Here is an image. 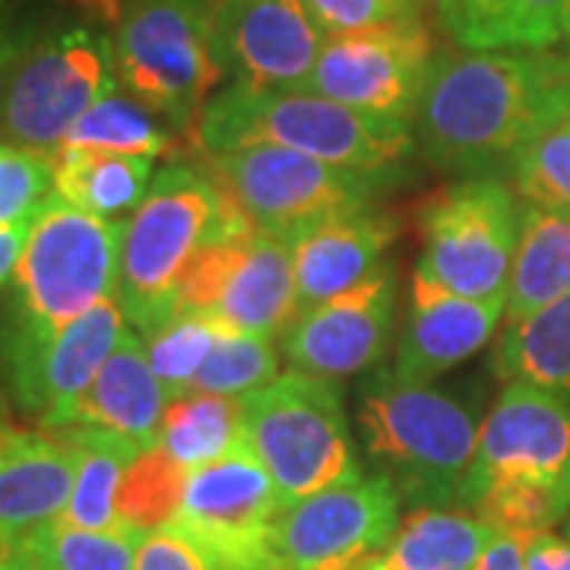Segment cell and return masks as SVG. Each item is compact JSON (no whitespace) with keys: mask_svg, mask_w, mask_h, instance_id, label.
<instances>
[{"mask_svg":"<svg viewBox=\"0 0 570 570\" xmlns=\"http://www.w3.org/2000/svg\"><path fill=\"white\" fill-rule=\"evenodd\" d=\"M570 115V70L551 51H463L431 67L415 115L425 159L482 171L513 156Z\"/></svg>","mask_w":570,"mask_h":570,"instance_id":"obj_1","label":"cell"},{"mask_svg":"<svg viewBox=\"0 0 570 570\" xmlns=\"http://www.w3.org/2000/svg\"><path fill=\"white\" fill-rule=\"evenodd\" d=\"M460 508L498 532H551L570 513V396L508 384L479 428Z\"/></svg>","mask_w":570,"mask_h":570,"instance_id":"obj_2","label":"cell"},{"mask_svg":"<svg viewBox=\"0 0 570 570\" xmlns=\"http://www.w3.org/2000/svg\"><path fill=\"white\" fill-rule=\"evenodd\" d=\"M121 245V219L92 216L55 194L29 228L13 273L0 355L41 346L86 311L118 298Z\"/></svg>","mask_w":570,"mask_h":570,"instance_id":"obj_3","label":"cell"},{"mask_svg":"<svg viewBox=\"0 0 570 570\" xmlns=\"http://www.w3.org/2000/svg\"><path fill=\"white\" fill-rule=\"evenodd\" d=\"M197 140L209 153L266 142L340 168L390 175L412 153L415 134L409 124L371 118L307 89L232 82L206 102Z\"/></svg>","mask_w":570,"mask_h":570,"instance_id":"obj_4","label":"cell"},{"mask_svg":"<svg viewBox=\"0 0 570 570\" xmlns=\"http://www.w3.org/2000/svg\"><path fill=\"white\" fill-rule=\"evenodd\" d=\"M358 428L367 456L415 508L460 504L479 425L456 396L377 371L362 390Z\"/></svg>","mask_w":570,"mask_h":570,"instance_id":"obj_5","label":"cell"},{"mask_svg":"<svg viewBox=\"0 0 570 570\" xmlns=\"http://www.w3.org/2000/svg\"><path fill=\"white\" fill-rule=\"evenodd\" d=\"M228 197L190 165L156 171L142 204L124 223L118 305L142 340L178 314L190 264L219 232Z\"/></svg>","mask_w":570,"mask_h":570,"instance_id":"obj_6","label":"cell"},{"mask_svg":"<svg viewBox=\"0 0 570 570\" xmlns=\"http://www.w3.org/2000/svg\"><path fill=\"white\" fill-rule=\"evenodd\" d=\"M245 428L250 453L273 479L283 510L365 475L352 448L340 381L288 367L245 396Z\"/></svg>","mask_w":570,"mask_h":570,"instance_id":"obj_7","label":"cell"},{"mask_svg":"<svg viewBox=\"0 0 570 570\" xmlns=\"http://www.w3.org/2000/svg\"><path fill=\"white\" fill-rule=\"evenodd\" d=\"M213 181L242 209L247 223L269 238L298 245L314 228L371 209L387 175L321 163L283 146H235L209 153Z\"/></svg>","mask_w":570,"mask_h":570,"instance_id":"obj_8","label":"cell"},{"mask_svg":"<svg viewBox=\"0 0 570 570\" xmlns=\"http://www.w3.org/2000/svg\"><path fill=\"white\" fill-rule=\"evenodd\" d=\"M178 311L204 314L225 333L276 340L298 317L295 247L257 232L228 200L219 232L184 276Z\"/></svg>","mask_w":570,"mask_h":570,"instance_id":"obj_9","label":"cell"},{"mask_svg":"<svg viewBox=\"0 0 570 570\" xmlns=\"http://www.w3.org/2000/svg\"><path fill=\"white\" fill-rule=\"evenodd\" d=\"M118 86L115 45L96 29H63L29 48L0 80V142L55 156L73 124Z\"/></svg>","mask_w":570,"mask_h":570,"instance_id":"obj_10","label":"cell"},{"mask_svg":"<svg viewBox=\"0 0 570 570\" xmlns=\"http://www.w3.org/2000/svg\"><path fill=\"white\" fill-rule=\"evenodd\" d=\"M204 0H130L115 39L118 80L153 115L197 127L219 80Z\"/></svg>","mask_w":570,"mask_h":570,"instance_id":"obj_11","label":"cell"},{"mask_svg":"<svg viewBox=\"0 0 570 570\" xmlns=\"http://www.w3.org/2000/svg\"><path fill=\"white\" fill-rule=\"evenodd\" d=\"M520 216L523 209L498 178L453 184L422 213V257L415 269L466 298L508 295Z\"/></svg>","mask_w":570,"mask_h":570,"instance_id":"obj_12","label":"cell"},{"mask_svg":"<svg viewBox=\"0 0 570 570\" xmlns=\"http://www.w3.org/2000/svg\"><path fill=\"white\" fill-rule=\"evenodd\" d=\"M434 67V41L422 20L387 22L324 41L298 89L371 118L415 124Z\"/></svg>","mask_w":570,"mask_h":570,"instance_id":"obj_13","label":"cell"},{"mask_svg":"<svg viewBox=\"0 0 570 570\" xmlns=\"http://www.w3.org/2000/svg\"><path fill=\"white\" fill-rule=\"evenodd\" d=\"M273 479L254 453L194 469L171 530L200 551L209 570H269L279 520Z\"/></svg>","mask_w":570,"mask_h":570,"instance_id":"obj_14","label":"cell"},{"mask_svg":"<svg viewBox=\"0 0 570 570\" xmlns=\"http://www.w3.org/2000/svg\"><path fill=\"white\" fill-rule=\"evenodd\" d=\"M209 41L223 77L261 89H298L326 39L305 0H216Z\"/></svg>","mask_w":570,"mask_h":570,"instance_id":"obj_15","label":"cell"},{"mask_svg":"<svg viewBox=\"0 0 570 570\" xmlns=\"http://www.w3.org/2000/svg\"><path fill=\"white\" fill-rule=\"evenodd\" d=\"M396 317V269L381 264L365 283L302 311L283 333L285 362L326 381H343L384 358Z\"/></svg>","mask_w":570,"mask_h":570,"instance_id":"obj_16","label":"cell"},{"mask_svg":"<svg viewBox=\"0 0 570 570\" xmlns=\"http://www.w3.org/2000/svg\"><path fill=\"white\" fill-rule=\"evenodd\" d=\"M127 330L130 324L118 298H108L48 343L0 355L13 400L22 412L39 419V428H51L92 387Z\"/></svg>","mask_w":570,"mask_h":570,"instance_id":"obj_17","label":"cell"},{"mask_svg":"<svg viewBox=\"0 0 570 570\" xmlns=\"http://www.w3.org/2000/svg\"><path fill=\"white\" fill-rule=\"evenodd\" d=\"M504 314L508 295L466 298L412 269L406 321L400 330L393 374L406 384H431L485 346Z\"/></svg>","mask_w":570,"mask_h":570,"instance_id":"obj_18","label":"cell"},{"mask_svg":"<svg viewBox=\"0 0 570 570\" xmlns=\"http://www.w3.org/2000/svg\"><path fill=\"white\" fill-rule=\"evenodd\" d=\"M77 479V450L67 441L0 419V542L10 549L63 517Z\"/></svg>","mask_w":570,"mask_h":570,"instance_id":"obj_19","label":"cell"},{"mask_svg":"<svg viewBox=\"0 0 570 570\" xmlns=\"http://www.w3.org/2000/svg\"><path fill=\"white\" fill-rule=\"evenodd\" d=\"M165 409H168V396L149 367L146 343L130 326L99 371V377L92 381V387L45 431L67 425L99 428L130 441L134 448L146 450L159 444Z\"/></svg>","mask_w":570,"mask_h":570,"instance_id":"obj_20","label":"cell"},{"mask_svg":"<svg viewBox=\"0 0 570 570\" xmlns=\"http://www.w3.org/2000/svg\"><path fill=\"white\" fill-rule=\"evenodd\" d=\"M400 225L381 213H348L314 228L295 245L298 314L343 295L384 264Z\"/></svg>","mask_w":570,"mask_h":570,"instance_id":"obj_21","label":"cell"},{"mask_svg":"<svg viewBox=\"0 0 570 570\" xmlns=\"http://www.w3.org/2000/svg\"><path fill=\"white\" fill-rule=\"evenodd\" d=\"M434 7L463 51H551L570 17V0H434Z\"/></svg>","mask_w":570,"mask_h":570,"instance_id":"obj_22","label":"cell"},{"mask_svg":"<svg viewBox=\"0 0 570 570\" xmlns=\"http://www.w3.org/2000/svg\"><path fill=\"white\" fill-rule=\"evenodd\" d=\"M498 535L469 510L415 508L358 570H472Z\"/></svg>","mask_w":570,"mask_h":570,"instance_id":"obj_23","label":"cell"},{"mask_svg":"<svg viewBox=\"0 0 570 570\" xmlns=\"http://www.w3.org/2000/svg\"><path fill=\"white\" fill-rule=\"evenodd\" d=\"M570 292V213L523 206L513 254L504 321H523L532 311Z\"/></svg>","mask_w":570,"mask_h":570,"instance_id":"obj_24","label":"cell"},{"mask_svg":"<svg viewBox=\"0 0 570 570\" xmlns=\"http://www.w3.org/2000/svg\"><path fill=\"white\" fill-rule=\"evenodd\" d=\"M55 438L67 441L77 450V479L73 491L63 510L61 520L82 527V530L96 532H124L121 517H118V489L127 466L134 463V456L140 448H134L130 441H124L111 431L99 428L67 425L48 431ZM130 535V532H124Z\"/></svg>","mask_w":570,"mask_h":570,"instance_id":"obj_25","label":"cell"},{"mask_svg":"<svg viewBox=\"0 0 570 570\" xmlns=\"http://www.w3.org/2000/svg\"><path fill=\"white\" fill-rule=\"evenodd\" d=\"M51 159H55V194L70 206L102 219H118L121 213H134L156 178L153 159H140V156L58 149Z\"/></svg>","mask_w":570,"mask_h":570,"instance_id":"obj_26","label":"cell"},{"mask_svg":"<svg viewBox=\"0 0 570 570\" xmlns=\"http://www.w3.org/2000/svg\"><path fill=\"white\" fill-rule=\"evenodd\" d=\"M494 371L508 384H530L570 396V292L504 326Z\"/></svg>","mask_w":570,"mask_h":570,"instance_id":"obj_27","label":"cell"},{"mask_svg":"<svg viewBox=\"0 0 570 570\" xmlns=\"http://www.w3.org/2000/svg\"><path fill=\"white\" fill-rule=\"evenodd\" d=\"M159 448L171 453L184 469L223 463L228 456L250 453L245 428V400L187 393L165 409Z\"/></svg>","mask_w":570,"mask_h":570,"instance_id":"obj_28","label":"cell"},{"mask_svg":"<svg viewBox=\"0 0 570 570\" xmlns=\"http://www.w3.org/2000/svg\"><path fill=\"white\" fill-rule=\"evenodd\" d=\"M140 542V535L82 530L58 517L13 542L10 551L29 570H134Z\"/></svg>","mask_w":570,"mask_h":570,"instance_id":"obj_29","label":"cell"},{"mask_svg":"<svg viewBox=\"0 0 570 570\" xmlns=\"http://www.w3.org/2000/svg\"><path fill=\"white\" fill-rule=\"evenodd\" d=\"M187 475L190 469H184L159 444L140 450L118 489V517L124 532L142 539L149 532L165 530L181 508Z\"/></svg>","mask_w":570,"mask_h":570,"instance_id":"obj_30","label":"cell"},{"mask_svg":"<svg viewBox=\"0 0 570 570\" xmlns=\"http://www.w3.org/2000/svg\"><path fill=\"white\" fill-rule=\"evenodd\" d=\"M61 149H92V153L159 159L171 149V140L156 124V115L149 108H142L137 99H124L118 92H111L73 124Z\"/></svg>","mask_w":570,"mask_h":570,"instance_id":"obj_31","label":"cell"},{"mask_svg":"<svg viewBox=\"0 0 570 570\" xmlns=\"http://www.w3.org/2000/svg\"><path fill=\"white\" fill-rule=\"evenodd\" d=\"M223 330L213 324L204 314H187L178 311L165 326H159L156 333H149L146 343V358L153 374L159 377L168 406L178 403L181 396H187L194 390V381L204 367L209 348L216 343Z\"/></svg>","mask_w":570,"mask_h":570,"instance_id":"obj_32","label":"cell"},{"mask_svg":"<svg viewBox=\"0 0 570 570\" xmlns=\"http://www.w3.org/2000/svg\"><path fill=\"white\" fill-rule=\"evenodd\" d=\"M276 377H279V352L273 346V340L223 330L209 348L190 393L245 400L254 390L273 384Z\"/></svg>","mask_w":570,"mask_h":570,"instance_id":"obj_33","label":"cell"},{"mask_svg":"<svg viewBox=\"0 0 570 570\" xmlns=\"http://www.w3.org/2000/svg\"><path fill=\"white\" fill-rule=\"evenodd\" d=\"M510 168L527 204L570 213V118L539 130L513 156Z\"/></svg>","mask_w":570,"mask_h":570,"instance_id":"obj_34","label":"cell"},{"mask_svg":"<svg viewBox=\"0 0 570 570\" xmlns=\"http://www.w3.org/2000/svg\"><path fill=\"white\" fill-rule=\"evenodd\" d=\"M55 197V159L0 142V225H32Z\"/></svg>","mask_w":570,"mask_h":570,"instance_id":"obj_35","label":"cell"},{"mask_svg":"<svg viewBox=\"0 0 570 570\" xmlns=\"http://www.w3.org/2000/svg\"><path fill=\"white\" fill-rule=\"evenodd\" d=\"M305 7L324 39L419 17L415 0H305Z\"/></svg>","mask_w":570,"mask_h":570,"instance_id":"obj_36","label":"cell"},{"mask_svg":"<svg viewBox=\"0 0 570 570\" xmlns=\"http://www.w3.org/2000/svg\"><path fill=\"white\" fill-rule=\"evenodd\" d=\"M134 570H209L200 551L194 549L184 535L165 527V530L142 535L137 549V568Z\"/></svg>","mask_w":570,"mask_h":570,"instance_id":"obj_37","label":"cell"},{"mask_svg":"<svg viewBox=\"0 0 570 570\" xmlns=\"http://www.w3.org/2000/svg\"><path fill=\"white\" fill-rule=\"evenodd\" d=\"M527 570H570V539L554 532L520 535Z\"/></svg>","mask_w":570,"mask_h":570,"instance_id":"obj_38","label":"cell"},{"mask_svg":"<svg viewBox=\"0 0 570 570\" xmlns=\"http://www.w3.org/2000/svg\"><path fill=\"white\" fill-rule=\"evenodd\" d=\"M472 570H527L520 535H508V532H501V535L491 542L489 549H485V554L479 558V564H475Z\"/></svg>","mask_w":570,"mask_h":570,"instance_id":"obj_39","label":"cell"},{"mask_svg":"<svg viewBox=\"0 0 570 570\" xmlns=\"http://www.w3.org/2000/svg\"><path fill=\"white\" fill-rule=\"evenodd\" d=\"M32 225H0V288L13 283V273L22 257V247Z\"/></svg>","mask_w":570,"mask_h":570,"instance_id":"obj_40","label":"cell"},{"mask_svg":"<svg viewBox=\"0 0 570 570\" xmlns=\"http://www.w3.org/2000/svg\"><path fill=\"white\" fill-rule=\"evenodd\" d=\"M17 58H20V48H17V39L7 22V0H0V70H7Z\"/></svg>","mask_w":570,"mask_h":570,"instance_id":"obj_41","label":"cell"},{"mask_svg":"<svg viewBox=\"0 0 570 570\" xmlns=\"http://www.w3.org/2000/svg\"><path fill=\"white\" fill-rule=\"evenodd\" d=\"M0 570H29L26 564H22L20 558L13 554V551L7 549L3 554H0Z\"/></svg>","mask_w":570,"mask_h":570,"instance_id":"obj_42","label":"cell"},{"mask_svg":"<svg viewBox=\"0 0 570 570\" xmlns=\"http://www.w3.org/2000/svg\"><path fill=\"white\" fill-rule=\"evenodd\" d=\"M561 48H564V55H561V61L570 70V17H568V29H564V39H561Z\"/></svg>","mask_w":570,"mask_h":570,"instance_id":"obj_43","label":"cell"},{"mask_svg":"<svg viewBox=\"0 0 570 570\" xmlns=\"http://www.w3.org/2000/svg\"><path fill=\"white\" fill-rule=\"evenodd\" d=\"M3 551H7V546H3V542H0V554H3Z\"/></svg>","mask_w":570,"mask_h":570,"instance_id":"obj_44","label":"cell"},{"mask_svg":"<svg viewBox=\"0 0 570 570\" xmlns=\"http://www.w3.org/2000/svg\"><path fill=\"white\" fill-rule=\"evenodd\" d=\"M568 539H570V513H568Z\"/></svg>","mask_w":570,"mask_h":570,"instance_id":"obj_45","label":"cell"},{"mask_svg":"<svg viewBox=\"0 0 570 570\" xmlns=\"http://www.w3.org/2000/svg\"><path fill=\"white\" fill-rule=\"evenodd\" d=\"M415 3H419V7H422V3H425V0H415Z\"/></svg>","mask_w":570,"mask_h":570,"instance_id":"obj_46","label":"cell"},{"mask_svg":"<svg viewBox=\"0 0 570 570\" xmlns=\"http://www.w3.org/2000/svg\"><path fill=\"white\" fill-rule=\"evenodd\" d=\"M568 118H570V115H568Z\"/></svg>","mask_w":570,"mask_h":570,"instance_id":"obj_47","label":"cell"}]
</instances>
